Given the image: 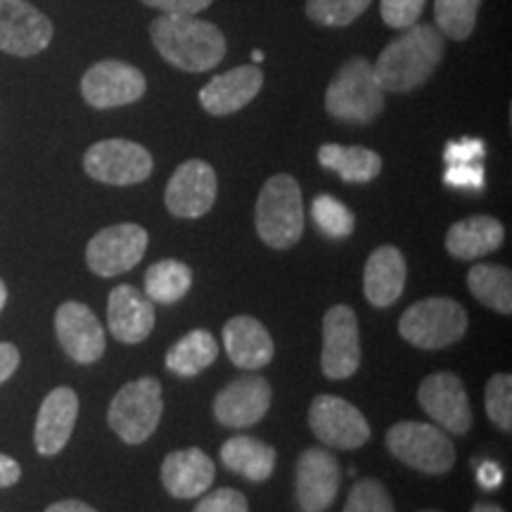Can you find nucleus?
I'll return each mask as SVG.
<instances>
[{"label": "nucleus", "instance_id": "f257e3e1", "mask_svg": "<svg viewBox=\"0 0 512 512\" xmlns=\"http://www.w3.org/2000/svg\"><path fill=\"white\" fill-rule=\"evenodd\" d=\"M152 46L171 67L202 74L219 67L226 57V38L211 22L197 15H162L150 24Z\"/></svg>", "mask_w": 512, "mask_h": 512}, {"label": "nucleus", "instance_id": "f03ea898", "mask_svg": "<svg viewBox=\"0 0 512 512\" xmlns=\"http://www.w3.org/2000/svg\"><path fill=\"white\" fill-rule=\"evenodd\" d=\"M441 57L444 36L439 29L432 24H413L382 50L373 64V72L384 93H408L430 79Z\"/></svg>", "mask_w": 512, "mask_h": 512}, {"label": "nucleus", "instance_id": "7ed1b4c3", "mask_svg": "<svg viewBox=\"0 0 512 512\" xmlns=\"http://www.w3.org/2000/svg\"><path fill=\"white\" fill-rule=\"evenodd\" d=\"M256 233L273 249H290L302 240L304 202L299 183L290 174H275L256 200Z\"/></svg>", "mask_w": 512, "mask_h": 512}, {"label": "nucleus", "instance_id": "20e7f679", "mask_svg": "<svg viewBox=\"0 0 512 512\" xmlns=\"http://www.w3.org/2000/svg\"><path fill=\"white\" fill-rule=\"evenodd\" d=\"M384 88L366 57H351L342 64L325 93V110L347 124H370L384 110Z\"/></svg>", "mask_w": 512, "mask_h": 512}, {"label": "nucleus", "instance_id": "39448f33", "mask_svg": "<svg viewBox=\"0 0 512 512\" xmlns=\"http://www.w3.org/2000/svg\"><path fill=\"white\" fill-rule=\"evenodd\" d=\"M162 413V384L155 377H140L119 389L107 411V422L124 444L136 446L155 434Z\"/></svg>", "mask_w": 512, "mask_h": 512}, {"label": "nucleus", "instance_id": "423d86ee", "mask_svg": "<svg viewBox=\"0 0 512 512\" xmlns=\"http://www.w3.org/2000/svg\"><path fill=\"white\" fill-rule=\"evenodd\" d=\"M467 323V311L456 299L430 297L406 309L399 320V332L418 349H444L465 337Z\"/></svg>", "mask_w": 512, "mask_h": 512}, {"label": "nucleus", "instance_id": "0eeeda50", "mask_svg": "<svg viewBox=\"0 0 512 512\" xmlns=\"http://www.w3.org/2000/svg\"><path fill=\"white\" fill-rule=\"evenodd\" d=\"M387 448L403 465L425 475H446L456 465V448L446 432L430 422L403 420L387 432Z\"/></svg>", "mask_w": 512, "mask_h": 512}, {"label": "nucleus", "instance_id": "6e6552de", "mask_svg": "<svg viewBox=\"0 0 512 512\" xmlns=\"http://www.w3.org/2000/svg\"><path fill=\"white\" fill-rule=\"evenodd\" d=\"M83 169L93 181L107 185H138L150 178L155 169V159L143 145L124 138L100 140L88 147L83 157Z\"/></svg>", "mask_w": 512, "mask_h": 512}, {"label": "nucleus", "instance_id": "1a4fd4ad", "mask_svg": "<svg viewBox=\"0 0 512 512\" xmlns=\"http://www.w3.org/2000/svg\"><path fill=\"white\" fill-rule=\"evenodd\" d=\"M309 427L320 444L339 448V451H354L370 439L366 415L358 411L354 403L332 394L313 399L309 408Z\"/></svg>", "mask_w": 512, "mask_h": 512}, {"label": "nucleus", "instance_id": "9d476101", "mask_svg": "<svg viewBox=\"0 0 512 512\" xmlns=\"http://www.w3.org/2000/svg\"><path fill=\"white\" fill-rule=\"evenodd\" d=\"M147 91V81L138 67L119 60L93 64L81 79V95L95 110H114L131 105Z\"/></svg>", "mask_w": 512, "mask_h": 512}, {"label": "nucleus", "instance_id": "9b49d317", "mask_svg": "<svg viewBox=\"0 0 512 512\" xmlns=\"http://www.w3.org/2000/svg\"><path fill=\"white\" fill-rule=\"evenodd\" d=\"M147 249V230L136 223H117L102 228L86 247L88 268L102 278H114L131 271L143 261Z\"/></svg>", "mask_w": 512, "mask_h": 512}, {"label": "nucleus", "instance_id": "f8f14e48", "mask_svg": "<svg viewBox=\"0 0 512 512\" xmlns=\"http://www.w3.org/2000/svg\"><path fill=\"white\" fill-rule=\"evenodd\" d=\"M53 41V22L27 0H0V50L34 57Z\"/></svg>", "mask_w": 512, "mask_h": 512}, {"label": "nucleus", "instance_id": "ddd939ff", "mask_svg": "<svg viewBox=\"0 0 512 512\" xmlns=\"http://www.w3.org/2000/svg\"><path fill=\"white\" fill-rule=\"evenodd\" d=\"M361 366V337L354 309L337 304L323 318V356L320 368L330 380H347Z\"/></svg>", "mask_w": 512, "mask_h": 512}, {"label": "nucleus", "instance_id": "4468645a", "mask_svg": "<svg viewBox=\"0 0 512 512\" xmlns=\"http://www.w3.org/2000/svg\"><path fill=\"white\" fill-rule=\"evenodd\" d=\"M219 181L214 166L202 159H188L166 183V209L178 219H200L214 207Z\"/></svg>", "mask_w": 512, "mask_h": 512}, {"label": "nucleus", "instance_id": "2eb2a0df", "mask_svg": "<svg viewBox=\"0 0 512 512\" xmlns=\"http://www.w3.org/2000/svg\"><path fill=\"white\" fill-rule=\"evenodd\" d=\"M342 482L337 458L325 448H306L294 472V498L302 512H325L335 503Z\"/></svg>", "mask_w": 512, "mask_h": 512}, {"label": "nucleus", "instance_id": "dca6fc26", "mask_svg": "<svg viewBox=\"0 0 512 512\" xmlns=\"http://www.w3.org/2000/svg\"><path fill=\"white\" fill-rule=\"evenodd\" d=\"M418 401L422 411L439 427L451 434H465L472 427L470 399L465 384L456 373H434L425 377L418 389Z\"/></svg>", "mask_w": 512, "mask_h": 512}, {"label": "nucleus", "instance_id": "f3484780", "mask_svg": "<svg viewBox=\"0 0 512 512\" xmlns=\"http://www.w3.org/2000/svg\"><path fill=\"white\" fill-rule=\"evenodd\" d=\"M55 332L64 354L81 366H91L105 354V328L86 304L64 302L55 313Z\"/></svg>", "mask_w": 512, "mask_h": 512}, {"label": "nucleus", "instance_id": "a211bd4d", "mask_svg": "<svg viewBox=\"0 0 512 512\" xmlns=\"http://www.w3.org/2000/svg\"><path fill=\"white\" fill-rule=\"evenodd\" d=\"M273 389L266 377L247 375L226 384L214 399V415L223 427H252L271 408Z\"/></svg>", "mask_w": 512, "mask_h": 512}, {"label": "nucleus", "instance_id": "6ab92c4d", "mask_svg": "<svg viewBox=\"0 0 512 512\" xmlns=\"http://www.w3.org/2000/svg\"><path fill=\"white\" fill-rule=\"evenodd\" d=\"M79 418V396L72 387H57L38 408L34 444L41 456H57L72 439Z\"/></svg>", "mask_w": 512, "mask_h": 512}, {"label": "nucleus", "instance_id": "aec40b11", "mask_svg": "<svg viewBox=\"0 0 512 512\" xmlns=\"http://www.w3.org/2000/svg\"><path fill=\"white\" fill-rule=\"evenodd\" d=\"M264 86V74L256 64H242L214 76L200 91V105L214 117H228L247 107Z\"/></svg>", "mask_w": 512, "mask_h": 512}, {"label": "nucleus", "instance_id": "412c9836", "mask_svg": "<svg viewBox=\"0 0 512 512\" xmlns=\"http://www.w3.org/2000/svg\"><path fill=\"white\" fill-rule=\"evenodd\" d=\"M155 306L136 287L119 285L107 302V325L121 344H140L155 330Z\"/></svg>", "mask_w": 512, "mask_h": 512}, {"label": "nucleus", "instance_id": "4be33fe9", "mask_svg": "<svg viewBox=\"0 0 512 512\" xmlns=\"http://www.w3.org/2000/svg\"><path fill=\"white\" fill-rule=\"evenodd\" d=\"M216 465L207 453L200 448H181V451L169 453L162 463V484L169 496L181 498H200L214 484Z\"/></svg>", "mask_w": 512, "mask_h": 512}, {"label": "nucleus", "instance_id": "5701e85b", "mask_svg": "<svg viewBox=\"0 0 512 512\" xmlns=\"http://www.w3.org/2000/svg\"><path fill=\"white\" fill-rule=\"evenodd\" d=\"M406 259L399 249L392 245L377 247L373 254L368 256L366 271H363V292L366 299L377 309H387L399 302L406 287Z\"/></svg>", "mask_w": 512, "mask_h": 512}, {"label": "nucleus", "instance_id": "b1692460", "mask_svg": "<svg viewBox=\"0 0 512 512\" xmlns=\"http://www.w3.org/2000/svg\"><path fill=\"white\" fill-rule=\"evenodd\" d=\"M223 347L238 368L259 370L273 361L275 347L268 330L252 316L230 318L223 328Z\"/></svg>", "mask_w": 512, "mask_h": 512}, {"label": "nucleus", "instance_id": "393cba45", "mask_svg": "<svg viewBox=\"0 0 512 512\" xmlns=\"http://www.w3.org/2000/svg\"><path fill=\"white\" fill-rule=\"evenodd\" d=\"M503 240V223L494 216L479 214L453 223L451 230L446 233V249L448 254L460 261H475L496 252L503 245Z\"/></svg>", "mask_w": 512, "mask_h": 512}, {"label": "nucleus", "instance_id": "a878e982", "mask_svg": "<svg viewBox=\"0 0 512 512\" xmlns=\"http://www.w3.org/2000/svg\"><path fill=\"white\" fill-rule=\"evenodd\" d=\"M275 448L254 437H233L221 446V463L249 482H266L275 470Z\"/></svg>", "mask_w": 512, "mask_h": 512}, {"label": "nucleus", "instance_id": "bb28decb", "mask_svg": "<svg viewBox=\"0 0 512 512\" xmlns=\"http://www.w3.org/2000/svg\"><path fill=\"white\" fill-rule=\"evenodd\" d=\"M318 162L347 183H370L380 176L382 157L368 147L328 143L318 150Z\"/></svg>", "mask_w": 512, "mask_h": 512}, {"label": "nucleus", "instance_id": "cd10ccee", "mask_svg": "<svg viewBox=\"0 0 512 512\" xmlns=\"http://www.w3.org/2000/svg\"><path fill=\"white\" fill-rule=\"evenodd\" d=\"M219 358V342L209 330H190L166 354V368L178 377H195Z\"/></svg>", "mask_w": 512, "mask_h": 512}, {"label": "nucleus", "instance_id": "c85d7f7f", "mask_svg": "<svg viewBox=\"0 0 512 512\" xmlns=\"http://www.w3.org/2000/svg\"><path fill=\"white\" fill-rule=\"evenodd\" d=\"M467 287L472 297L496 313H512V273L510 268L496 264H477L467 273Z\"/></svg>", "mask_w": 512, "mask_h": 512}, {"label": "nucleus", "instance_id": "c756f323", "mask_svg": "<svg viewBox=\"0 0 512 512\" xmlns=\"http://www.w3.org/2000/svg\"><path fill=\"white\" fill-rule=\"evenodd\" d=\"M192 287V271L178 259L157 261L145 273V294L150 302L171 306L181 302Z\"/></svg>", "mask_w": 512, "mask_h": 512}, {"label": "nucleus", "instance_id": "7c9ffc66", "mask_svg": "<svg viewBox=\"0 0 512 512\" xmlns=\"http://www.w3.org/2000/svg\"><path fill=\"white\" fill-rule=\"evenodd\" d=\"M482 0H434V19L441 36L465 41L477 27V12Z\"/></svg>", "mask_w": 512, "mask_h": 512}, {"label": "nucleus", "instance_id": "2f4dec72", "mask_svg": "<svg viewBox=\"0 0 512 512\" xmlns=\"http://www.w3.org/2000/svg\"><path fill=\"white\" fill-rule=\"evenodd\" d=\"M311 216L320 233L328 235V238H349L354 233V214L347 204H342L332 195H318L311 204Z\"/></svg>", "mask_w": 512, "mask_h": 512}, {"label": "nucleus", "instance_id": "473e14b6", "mask_svg": "<svg viewBox=\"0 0 512 512\" xmlns=\"http://www.w3.org/2000/svg\"><path fill=\"white\" fill-rule=\"evenodd\" d=\"M373 0H306V15L320 27H349Z\"/></svg>", "mask_w": 512, "mask_h": 512}, {"label": "nucleus", "instance_id": "72a5a7b5", "mask_svg": "<svg viewBox=\"0 0 512 512\" xmlns=\"http://www.w3.org/2000/svg\"><path fill=\"white\" fill-rule=\"evenodd\" d=\"M486 413L498 430H512V377L508 373H498L486 384L484 392Z\"/></svg>", "mask_w": 512, "mask_h": 512}, {"label": "nucleus", "instance_id": "f704fd0d", "mask_svg": "<svg viewBox=\"0 0 512 512\" xmlns=\"http://www.w3.org/2000/svg\"><path fill=\"white\" fill-rule=\"evenodd\" d=\"M344 512H394V503L389 491L377 479H358L351 486Z\"/></svg>", "mask_w": 512, "mask_h": 512}, {"label": "nucleus", "instance_id": "c9c22d12", "mask_svg": "<svg viewBox=\"0 0 512 512\" xmlns=\"http://www.w3.org/2000/svg\"><path fill=\"white\" fill-rule=\"evenodd\" d=\"M427 0H380L382 22L389 29H411L425 10Z\"/></svg>", "mask_w": 512, "mask_h": 512}, {"label": "nucleus", "instance_id": "e433bc0d", "mask_svg": "<svg viewBox=\"0 0 512 512\" xmlns=\"http://www.w3.org/2000/svg\"><path fill=\"white\" fill-rule=\"evenodd\" d=\"M192 512H249V503L245 494L235 489H216L200 498Z\"/></svg>", "mask_w": 512, "mask_h": 512}, {"label": "nucleus", "instance_id": "4c0bfd02", "mask_svg": "<svg viewBox=\"0 0 512 512\" xmlns=\"http://www.w3.org/2000/svg\"><path fill=\"white\" fill-rule=\"evenodd\" d=\"M444 183L458 190H482L486 185L484 169L477 162L472 164H448Z\"/></svg>", "mask_w": 512, "mask_h": 512}, {"label": "nucleus", "instance_id": "58836bf2", "mask_svg": "<svg viewBox=\"0 0 512 512\" xmlns=\"http://www.w3.org/2000/svg\"><path fill=\"white\" fill-rule=\"evenodd\" d=\"M484 155H486V145L484 140L479 138L451 140V143L444 147L446 164H472V162H479Z\"/></svg>", "mask_w": 512, "mask_h": 512}, {"label": "nucleus", "instance_id": "ea45409f", "mask_svg": "<svg viewBox=\"0 0 512 512\" xmlns=\"http://www.w3.org/2000/svg\"><path fill=\"white\" fill-rule=\"evenodd\" d=\"M147 8H155L162 15H200L214 0H140Z\"/></svg>", "mask_w": 512, "mask_h": 512}, {"label": "nucleus", "instance_id": "a19ab883", "mask_svg": "<svg viewBox=\"0 0 512 512\" xmlns=\"http://www.w3.org/2000/svg\"><path fill=\"white\" fill-rule=\"evenodd\" d=\"M19 366V349L10 342H0V384L10 380Z\"/></svg>", "mask_w": 512, "mask_h": 512}, {"label": "nucleus", "instance_id": "79ce46f5", "mask_svg": "<svg viewBox=\"0 0 512 512\" xmlns=\"http://www.w3.org/2000/svg\"><path fill=\"white\" fill-rule=\"evenodd\" d=\"M477 479L482 489L494 491L503 484V470L496 463H491V460H484V463L477 467Z\"/></svg>", "mask_w": 512, "mask_h": 512}, {"label": "nucleus", "instance_id": "37998d69", "mask_svg": "<svg viewBox=\"0 0 512 512\" xmlns=\"http://www.w3.org/2000/svg\"><path fill=\"white\" fill-rule=\"evenodd\" d=\"M22 477V467L15 458L3 456L0 453V489H8V486H15Z\"/></svg>", "mask_w": 512, "mask_h": 512}, {"label": "nucleus", "instance_id": "c03bdc74", "mask_svg": "<svg viewBox=\"0 0 512 512\" xmlns=\"http://www.w3.org/2000/svg\"><path fill=\"white\" fill-rule=\"evenodd\" d=\"M46 512H98V510L81 501H57L50 505Z\"/></svg>", "mask_w": 512, "mask_h": 512}, {"label": "nucleus", "instance_id": "a18cd8bd", "mask_svg": "<svg viewBox=\"0 0 512 512\" xmlns=\"http://www.w3.org/2000/svg\"><path fill=\"white\" fill-rule=\"evenodd\" d=\"M472 512H505V510L498 508L494 503H477L475 508H472Z\"/></svg>", "mask_w": 512, "mask_h": 512}, {"label": "nucleus", "instance_id": "49530a36", "mask_svg": "<svg viewBox=\"0 0 512 512\" xmlns=\"http://www.w3.org/2000/svg\"><path fill=\"white\" fill-rule=\"evenodd\" d=\"M5 302H8V287H5L3 280H0V311L5 309Z\"/></svg>", "mask_w": 512, "mask_h": 512}, {"label": "nucleus", "instance_id": "de8ad7c7", "mask_svg": "<svg viewBox=\"0 0 512 512\" xmlns=\"http://www.w3.org/2000/svg\"><path fill=\"white\" fill-rule=\"evenodd\" d=\"M252 60H254L256 64H259L261 60H264V53H261V50H254V53H252Z\"/></svg>", "mask_w": 512, "mask_h": 512}, {"label": "nucleus", "instance_id": "09e8293b", "mask_svg": "<svg viewBox=\"0 0 512 512\" xmlns=\"http://www.w3.org/2000/svg\"><path fill=\"white\" fill-rule=\"evenodd\" d=\"M420 512H437V510H420Z\"/></svg>", "mask_w": 512, "mask_h": 512}]
</instances>
